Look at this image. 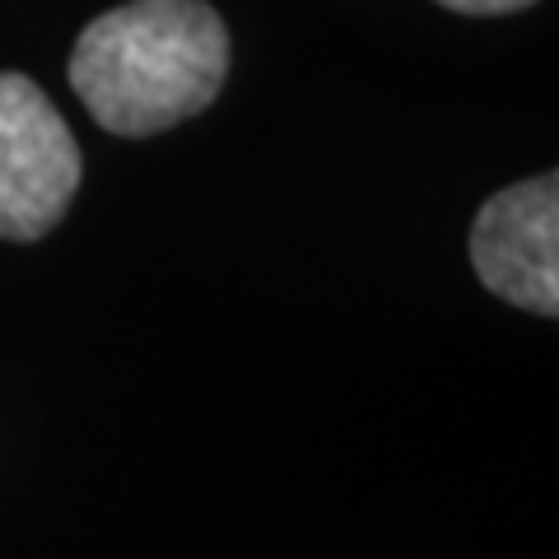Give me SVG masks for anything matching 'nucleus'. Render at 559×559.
I'll return each instance as SVG.
<instances>
[{"label": "nucleus", "instance_id": "nucleus-4", "mask_svg": "<svg viewBox=\"0 0 559 559\" xmlns=\"http://www.w3.org/2000/svg\"><path fill=\"white\" fill-rule=\"evenodd\" d=\"M439 5L457 14H513V10H527L532 0H439Z\"/></svg>", "mask_w": 559, "mask_h": 559}, {"label": "nucleus", "instance_id": "nucleus-2", "mask_svg": "<svg viewBox=\"0 0 559 559\" xmlns=\"http://www.w3.org/2000/svg\"><path fill=\"white\" fill-rule=\"evenodd\" d=\"M80 145L28 75L0 70V238L38 242L80 191Z\"/></svg>", "mask_w": 559, "mask_h": 559}, {"label": "nucleus", "instance_id": "nucleus-3", "mask_svg": "<svg viewBox=\"0 0 559 559\" xmlns=\"http://www.w3.org/2000/svg\"><path fill=\"white\" fill-rule=\"evenodd\" d=\"M471 266L513 308L559 312V178L540 173L480 205L471 224Z\"/></svg>", "mask_w": 559, "mask_h": 559}, {"label": "nucleus", "instance_id": "nucleus-1", "mask_svg": "<svg viewBox=\"0 0 559 559\" xmlns=\"http://www.w3.org/2000/svg\"><path fill=\"white\" fill-rule=\"evenodd\" d=\"M229 75V28L205 0H131L80 33L70 90L112 135H159L205 112Z\"/></svg>", "mask_w": 559, "mask_h": 559}]
</instances>
